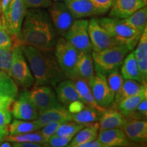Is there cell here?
I'll return each instance as SVG.
<instances>
[{
  "label": "cell",
  "mask_w": 147,
  "mask_h": 147,
  "mask_svg": "<svg viewBox=\"0 0 147 147\" xmlns=\"http://www.w3.org/2000/svg\"><path fill=\"white\" fill-rule=\"evenodd\" d=\"M57 33L48 12L41 8L27 10L13 45H29L39 50L54 51Z\"/></svg>",
  "instance_id": "6da1fadb"
},
{
  "label": "cell",
  "mask_w": 147,
  "mask_h": 147,
  "mask_svg": "<svg viewBox=\"0 0 147 147\" xmlns=\"http://www.w3.org/2000/svg\"><path fill=\"white\" fill-rule=\"evenodd\" d=\"M19 47L30 65L35 85L55 87L59 82L67 78L59 65L54 51L39 50L29 45Z\"/></svg>",
  "instance_id": "7a4b0ae2"
},
{
  "label": "cell",
  "mask_w": 147,
  "mask_h": 147,
  "mask_svg": "<svg viewBox=\"0 0 147 147\" xmlns=\"http://www.w3.org/2000/svg\"><path fill=\"white\" fill-rule=\"evenodd\" d=\"M99 23L106 29L116 43L132 51L136 47L141 34L123 21L116 18H101Z\"/></svg>",
  "instance_id": "3957f363"
},
{
  "label": "cell",
  "mask_w": 147,
  "mask_h": 147,
  "mask_svg": "<svg viewBox=\"0 0 147 147\" xmlns=\"http://www.w3.org/2000/svg\"><path fill=\"white\" fill-rule=\"evenodd\" d=\"M130 51L128 48L119 45L102 51H93L91 55L95 71L106 76L110 71L119 69Z\"/></svg>",
  "instance_id": "277c9868"
},
{
  "label": "cell",
  "mask_w": 147,
  "mask_h": 147,
  "mask_svg": "<svg viewBox=\"0 0 147 147\" xmlns=\"http://www.w3.org/2000/svg\"><path fill=\"white\" fill-rule=\"evenodd\" d=\"M54 53L61 69L67 78L74 80L77 76V63L80 52L63 37L57 39Z\"/></svg>",
  "instance_id": "5b68a950"
},
{
  "label": "cell",
  "mask_w": 147,
  "mask_h": 147,
  "mask_svg": "<svg viewBox=\"0 0 147 147\" xmlns=\"http://www.w3.org/2000/svg\"><path fill=\"white\" fill-rule=\"evenodd\" d=\"M9 75L17 85L24 89L30 88L34 84V77L27 65L21 47L18 45H13L12 65Z\"/></svg>",
  "instance_id": "8992f818"
},
{
  "label": "cell",
  "mask_w": 147,
  "mask_h": 147,
  "mask_svg": "<svg viewBox=\"0 0 147 147\" xmlns=\"http://www.w3.org/2000/svg\"><path fill=\"white\" fill-rule=\"evenodd\" d=\"M89 21L75 20L64 38L79 52H91L92 45L88 33Z\"/></svg>",
  "instance_id": "52a82bcc"
},
{
  "label": "cell",
  "mask_w": 147,
  "mask_h": 147,
  "mask_svg": "<svg viewBox=\"0 0 147 147\" xmlns=\"http://www.w3.org/2000/svg\"><path fill=\"white\" fill-rule=\"evenodd\" d=\"M27 11L24 0H11L4 12L1 13L13 37V41L19 34Z\"/></svg>",
  "instance_id": "ba28073f"
},
{
  "label": "cell",
  "mask_w": 147,
  "mask_h": 147,
  "mask_svg": "<svg viewBox=\"0 0 147 147\" xmlns=\"http://www.w3.org/2000/svg\"><path fill=\"white\" fill-rule=\"evenodd\" d=\"M49 14L57 33L64 38L75 21V18L65 3L60 1L52 2L49 7Z\"/></svg>",
  "instance_id": "9c48e42d"
},
{
  "label": "cell",
  "mask_w": 147,
  "mask_h": 147,
  "mask_svg": "<svg viewBox=\"0 0 147 147\" xmlns=\"http://www.w3.org/2000/svg\"><path fill=\"white\" fill-rule=\"evenodd\" d=\"M29 92L39 115L52 108L63 106L50 86L35 85Z\"/></svg>",
  "instance_id": "30bf717a"
},
{
  "label": "cell",
  "mask_w": 147,
  "mask_h": 147,
  "mask_svg": "<svg viewBox=\"0 0 147 147\" xmlns=\"http://www.w3.org/2000/svg\"><path fill=\"white\" fill-rule=\"evenodd\" d=\"M87 83L99 106L105 108L114 106V96L108 87L106 76L95 71Z\"/></svg>",
  "instance_id": "8fae6325"
},
{
  "label": "cell",
  "mask_w": 147,
  "mask_h": 147,
  "mask_svg": "<svg viewBox=\"0 0 147 147\" xmlns=\"http://www.w3.org/2000/svg\"><path fill=\"white\" fill-rule=\"evenodd\" d=\"M88 33L92 45V51H102L117 45L115 40L100 25L97 18H92L89 21Z\"/></svg>",
  "instance_id": "7c38bea8"
},
{
  "label": "cell",
  "mask_w": 147,
  "mask_h": 147,
  "mask_svg": "<svg viewBox=\"0 0 147 147\" xmlns=\"http://www.w3.org/2000/svg\"><path fill=\"white\" fill-rule=\"evenodd\" d=\"M11 113L14 119L20 120H36L39 117L38 110L27 90L22 92L13 102Z\"/></svg>",
  "instance_id": "4fadbf2b"
},
{
  "label": "cell",
  "mask_w": 147,
  "mask_h": 147,
  "mask_svg": "<svg viewBox=\"0 0 147 147\" xmlns=\"http://www.w3.org/2000/svg\"><path fill=\"white\" fill-rule=\"evenodd\" d=\"M17 84L8 74L0 70V108L10 109L18 97Z\"/></svg>",
  "instance_id": "5bb4252c"
},
{
  "label": "cell",
  "mask_w": 147,
  "mask_h": 147,
  "mask_svg": "<svg viewBox=\"0 0 147 147\" xmlns=\"http://www.w3.org/2000/svg\"><path fill=\"white\" fill-rule=\"evenodd\" d=\"M146 5V0H115L110 8V17L123 19Z\"/></svg>",
  "instance_id": "9a60e30c"
},
{
  "label": "cell",
  "mask_w": 147,
  "mask_h": 147,
  "mask_svg": "<svg viewBox=\"0 0 147 147\" xmlns=\"http://www.w3.org/2000/svg\"><path fill=\"white\" fill-rule=\"evenodd\" d=\"M121 129L129 140L139 143L146 141L147 123L146 121L128 118Z\"/></svg>",
  "instance_id": "2e32d148"
},
{
  "label": "cell",
  "mask_w": 147,
  "mask_h": 147,
  "mask_svg": "<svg viewBox=\"0 0 147 147\" xmlns=\"http://www.w3.org/2000/svg\"><path fill=\"white\" fill-rule=\"evenodd\" d=\"M97 139L103 147L127 146L129 142L121 128L99 130Z\"/></svg>",
  "instance_id": "e0dca14e"
},
{
  "label": "cell",
  "mask_w": 147,
  "mask_h": 147,
  "mask_svg": "<svg viewBox=\"0 0 147 147\" xmlns=\"http://www.w3.org/2000/svg\"><path fill=\"white\" fill-rule=\"evenodd\" d=\"M64 3L75 19L101 15L90 0H65Z\"/></svg>",
  "instance_id": "ac0fdd59"
},
{
  "label": "cell",
  "mask_w": 147,
  "mask_h": 147,
  "mask_svg": "<svg viewBox=\"0 0 147 147\" xmlns=\"http://www.w3.org/2000/svg\"><path fill=\"white\" fill-rule=\"evenodd\" d=\"M57 97L63 106H68L71 103L81 101L78 94L74 81L67 78L61 81L55 87Z\"/></svg>",
  "instance_id": "d6986e66"
},
{
  "label": "cell",
  "mask_w": 147,
  "mask_h": 147,
  "mask_svg": "<svg viewBox=\"0 0 147 147\" xmlns=\"http://www.w3.org/2000/svg\"><path fill=\"white\" fill-rule=\"evenodd\" d=\"M127 121V118L119 110L114 108H107L101 115L99 119L100 130L113 128H122Z\"/></svg>",
  "instance_id": "ffe728a7"
},
{
  "label": "cell",
  "mask_w": 147,
  "mask_h": 147,
  "mask_svg": "<svg viewBox=\"0 0 147 147\" xmlns=\"http://www.w3.org/2000/svg\"><path fill=\"white\" fill-rule=\"evenodd\" d=\"M121 65L122 67L121 74L124 79H131L142 82L143 84H146V81L143 78L142 74L140 71L134 52L127 55Z\"/></svg>",
  "instance_id": "44dd1931"
},
{
  "label": "cell",
  "mask_w": 147,
  "mask_h": 147,
  "mask_svg": "<svg viewBox=\"0 0 147 147\" xmlns=\"http://www.w3.org/2000/svg\"><path fill=\"white\" fill-rule=\"evenodd\" d=\"M40 123L43 127L50 122L65 123L72 121V113L64 106L55 108L44 112L39 115L38 119Z\"/></svg>",
  "instance_id": "7402d4cb"
},
{
  "label": "cell",
  "mask_w": 147,
  "mask_h": 147,
  "mask_svg": "<svg viewBox=\"0 0 147 147\" xmlns=\"http://www.w3.org/2000/svg\"><path fill=\"white\" fill-rule=\"evenodd\" d=\"M100 125L98 121L85 125L71 139L67 146L80 147L82 144L97 138Z\"/></svg>",
  "instance_id": "603a6c76"
},
{
  "label": "cell",
  "mask_w": 147,
  "mask_h": 147,
  "mask_svg": "<svg viewBox=\"0 0 147 147\" xmlns=\"http://www.w3.org/2000/svg\"><path fill=\"white\" fill-rule=\"evenodd\" d=\"M76 71L78 78L85 80L87 82L94 76V65L91 52H80Z\"/></svg>",
  "instance_id": "cb8c5ba5"
},
{
  "label": "cell",
  "mask_w": 147,
  "mask_h": 147,
  "mask_svg": "<svg viewBox=\"0 0 147 147\" xmlns=\"http://www.w3.org/2000/svg\"><path fill=\"white\" fill-rule=\"evenodd\" d=\"M73 81L76 91L78 92V94L80 98V100L84 105L86 106H89V107L95 108V109L100 111L101 113H103L106 110L105 108L101 107L100 106L97 104L94 97L92 94L89 84L85 80L77 78Z\"/></svg>",
  "instance_id": "d4e9b609"
},
{
  "label": "cell",
  "mask_w": 147,
  "mask_h": 147,
  "mask_svg": "<svg viewBox=\"0 0 147 147\" xmlns=\"http://www.w3.org/2000/svg\"><path fill=\"white\" fill-rule=\"evenodd\" d=\"M136 51H134L136 59L140 71L143 78L147 80V27H145L140 37Z\"/></svg>",
  "instance_id": "484cf974"
},
{
  "label": "cell",
  "mask_w": 147,
  "mask_h": 147,
  "mask_svg": "<svg viewBox=\"0 0 147 147\" xmlns=\"http://www.w3.org/2000/svg\"><path fill=\"white\" fill-rule=\"evenodd\" d=\"M147 97V87L138 93L137 95H134L126 98L123 99L118 104V110L126 118H128L129 116L133 114L140 103L143 100Z\"/></svg>",
  "instance_id": "4316f807"
},
{
  "label": "cell",
  "mask_w": 147,
  "mask_h": 147,
  "mask_svg": "<svg viewBox=\"0 0 147 147\" xmlns=\"http://www.w3.org/2000/svg\"><path fill=\"white\" fill-rule=\"evenodd\" d=\"M42 127V125L38 119L31 121L15 119L9 125V134L14 136L30 133L36 131Z\"/></svg>",
  "instance_id": "83f0119b"
},
{
  "label": "cell",
  "mask_w": 147,
  "mask_h": 147,
  "mask_svg": "<svg viewBox=\"0 0 147 147\" xmlns=\"http://www.w3.org/2000/svg\"><path fill=\"white\" fill-rule=\"evenodd\" d=\"M145 87H147L146 84H143L131 79H124L120 92L114 99V105H117L123 99L137 95Z\"/></svg>",
  "instance_id": "f1b7e54d"
},
{
  "label": "cell",
  "mask_w": 147,
  "mask_h": 147,
  "mask_svg": "<svg viewBox=\"0 0 147 147\" xmlns=\"http://www.w3.org/2000/svg\"><path fill=\"white\" fill-rule=\"evenodd\" d=\"M102 113L95 108L84 106L80 111L72 113V121L78 123L88 125L99 121Z\"/></svg>",
  "instance_id": "f546056e"
},
{
  "label": "cell",
  "mask_w": 147,
  "mask_h": 147,
  "mask_svg": "<svg viewBox=\"0 0 147 147\" xmlns=\"http://www.w3.org/2000/svg\"><path fill=\"white\" fill-rule=\"evenodd\" d=\"M147 20V8L146 6L139 9L131 15L123 18V21L126 24L136 29L138 32L142 34L145 27H146Z\"/></svg>",
  "instance_id": "4dcf8cb0"
},
{
  "label": "cell",
  "mask_w": 147,
  "mask_h": 147,
  "mask_svg": "<svg viewBox=\"0 0 147 147\" xmlns=\"http://www.w3.org/2000/svg\"><path fill=\"white\" fill-rule=\"evenodd\" d=\"M5 140L12 142H31L40 143L46 146V142L42 137L41 134L38 130L30 133L20 134V135L8 136Z\"/></svg>",
  "instance_id": "1f68e13d"
},
{
  "label": "cell",
  "mask_w": 147,
  "mask_h": 147,
  "mask_svg": "<svg viewBox=\"0 0 147 147\" xmlns=\"http://www.w3.org/2000/svg\"><path fill=\"white\" fill-rule=\"evenodd\" d=\"M106 76H108L106 79H107L108 87L115 99V97L118 95L121 91L124 78H123L121 74L119 72V69H116L110 71Z\"/></svg>",
  "instance_id": "d6a6232c"
},
{
  "label": "cell",
  "mask_w": 147,
  "mask_h": 147,
  "mask_svg": "<svg viewBox=\"0 0 147 147\" xmlns=\"http://www.w3.org/2000/svg\"><path fill=\"white\" fill-rule=\"evenodd\" d=\"M85 125H87L78 123L73 121L62 123L59 126L55 134L59 136L73 138L77 134V132H78Z\"/></svg>",
  "instance_id": "836d02e7"
},
{
  "label": "cell",
  "mask_w": 147,
  "mask_h": 147,
  "mask_svg": "<svg viewBox=\"0 0 147 147\" xmlns=\"http://www.w3.org/2000/svg\"><path fill=\"white\" fill-rule=\"evenodd\" d=\"M12 121L10 109L0 108V142L6 138L9 134V125Z\"/></svg>",
  "instance_id": "e575fe53"
},
{
  "label": "cell",
  "mask_w": 147,
  "mask_h": 147,
  "mask_svg": "<svg viewBox=\"0 0 147 147\" xmlns=\"http://www.w3.org/2000/svg\"><path fill=\"white\" fill-rule=\"evenodd\" d=\"M13 46V37L7 27L4 18L0 15V48H11Z\"/></svg>",
  "instance_id": "d590c367"
},
{
  "label": "cell",
  "mask_w": 147,
  "mask_h": 147,
  "mask_svg": "<svg viewBox=\"0 0 147 147\" xmlns=\"http://www.w3.org/2000/svg\"><path fill=\"white\" fill-rule=\"evenodd\" d=\"M12 49L11 48H0V70L10 74L12 61Z\"/></svg>",
  "instance_id": "8d00e7d4"
},
{
  "label": "cell",
  "mask_w": 147,
  "mask_h": 147,
  "mask_svg": "<svg viewBox=\"0 0 147 147\" xmlns=\"http://www.w3.org/2000/svg\"><path fill=\"white\" fill-rule=\"evenodd\" d=\"M71 137H63L54 134L52 136L49 138L46 142L47 146L52 147H64L67 146L69 143L71 142Z\"/></svg>",
  "instance_id": "74e56055"
},
{
  "label": "cell",
  "mask_w": 147,
  "mask_h": 147,
  "mask_svg": "<svg viewBox=\"0 0 147 147\" xmlns=\"http://www.w3.org/2000/svg\"><path fill=\"white\" fill-rule=\"evenodd\" d=\"M61 123H62L55 122H55H50L44 125L41 129H38V131L45 139L46 142L49 138L56 134L57 130Z\"/></svg>",
  "instance_id": "f35d334b"
},
{
  "label": "cell",
  "mask_w": 147,
  "mask_h": 147,
  "mask_svg": "<svg viewBox=\"0 0 147 147\" xmlns=\"http://www.w3.org/2000/svg\"><path fill=\"white\" fill-rule=\"evenodd\" d=\"M147 116V97L143 100L142 102L140 103L135 112L132 114L131 116L128 117L130 119H142L146 118Z\"/></svg>",
  "instance_id": "ab89813d"
},
{
  "label": "cell",
  "mask_w": 147,
  "mask_h": 147,
  "mask_svg": "<svg viewBox=\"0 0 147 147\" xmlns=\"http://www.w3.org/2000/svg\"><path fill=\"white\" fill-rule=\"evenodd\" d=\"M90 1L101 14H104L110 10L115 0H90Z\"/></svg>",
  "instance_id": "60d3db41"
},
{
  "label": "cell",
  "mask_w": 147,
  "mask_h": 147,
  "mask_svg": "<svg viewBox=\"0 0 147 147\" xmlns=\"http://www.w3.org/2000/svg\"><path fill=\"white\" fill-rule=\"evenodd\" d=\"M53 0H24L27 8H49Z\"/></svg>",
  "instance_id": "b9f144b4"
},
{
  "label": "cell",
  "mask_w": 147,
  "mask_h": 147,
  "mask_svg": "<svg viewBox=\"0 0 147 147\" xmlns=\"http://www.w3.org/2000/svg\"><path fill=\"white\" fill-rule=\"evenodd\" d=\"M85 106L81 101H76V102L71 103L68 106V110L71 113H76L80 111Z\"/></svg>",
  "instance_id": "7bdbcfd3"
},
{
  "label": "cell",
  "mask_w": 147,
  "mask_h": 147,
  "mask_svg": "<svg viewBox=\"0 0 147 147\" xmlns=\"http://www.w3.org/2000/svg\"><path fill=\"white\" fill-rule=\"evenodd\" d=\"M12 146L14 147H41L45 145L37 142H12Z\"/></svg>",
  "instance_id": "ee69618b"
},
{
  "label": "cell",
  "mask_w": 147,
  "mask_h": 147,
  "mask_svg": "<svg viewBox=\"0 0 147 147\" xmlns=\"http://www.w3.org/2000/svg\"><path fill=\"white\" fill-rule=\"evenodd\" d=\"M80 147H103L100 141L97 138L82 144Z\"/></svg>",
  "instance_id": "f6af8a7d"
},
{
  "label": "cell",
  "mask_w": 147,
  "mask_h": 147,
  "mask_svg": "<svg viewBox=\"0 0 147 147\" xmlns=\"http://www.w3.org/2000/svg\"><path fill=\"white\" fill-rule=\"evenodd\" d=\"M11 0H1V4H0V10L1 11V13L5 11Z\"/></svg>",
  "instance_id": "bcb514c9"
},
{
  "label": "cell",
  "mask_w": 147,
  "mask_h": 147,
  "mask_svg": "<svg viewBox=\"0 0 147 147\" xmlns=\"http://www.w3.org/2000/svg\"><path fill=\"white\" fill-rule=\"evenodd\" d=\"M0 146L1 147H11V146H12V145H11L10 143H9V142H3V143H1V144H0Z\"/></svg>",
  "instance_id": "7dc6e473"
},
{
  "label": "cell",
  "mask_w": 147,
  "mask_h": 147,
  "mask_svg": "<svg viewBox=\"0 0 147 147\" xmlns=\"http://www.w3.org/2000/svg\"><path fill=\"white\" fill-rule=\"evenodd\" d=\"M54 1H62V0H53Z\"/></svg>",
  "instance_id": "c3c4849f"
}]
</instances>
